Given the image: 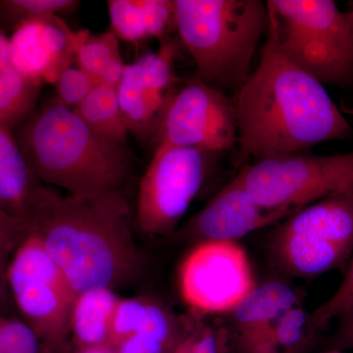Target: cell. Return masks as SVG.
I'll return each mask as SVG.
<instances>
[{
    "label": "cell",
    "mask_w": 353,
    "mask_h": 353,
    "mask_svg": "<svg viewBox=\"0 0 353 353\" xmlns=\"http://www.w3.org/2000/svg\"><path fill=\"white\" fill-rule=\"evenodd\" d=\"M268 9L267 41L259 67L234 95L238 116V163L305 152L350 138L352 128L321 83L299 68L281 50L278 23Z\"/></svg>",
    "instance_id": "cell-1"
},
{
    "label": "cell",
    "mask_w": 353,
    "mask_h": 353,
    "mask_svg": "<svg viewBox=\"0 0 353 353\" xmlns=\"http://www.w3.org/2000/svg\"><path fill=\"white\" fill-rule=\"evenodd\" d=\"M29 232L39 236L78 296L122 287L145 266L122 190L74 197L54 190L34 212Z\"/></svg>",
    "instance_id": "cell-2"
},
{
    "label": "cell",
    "mask_w": 353,
    "mask_h": 353,
    "mask_svg": "<svg viewBox=\"0 0 353 353\" xmlns=\"http://www.w3.org/2000/svg\"><path fill=\"white\" fill-rule=\"evenodd\" d=\"M17 139L43 185L74 197L122 190L132 172L125 146L101 138L73 109L54 99L37 106L19 125Z\"/></svg>",
    "instance_id": "cell-3"
},
{
    "label": "cell",
    "mask_w": 353,
    "mask_h": 353,
    "mask_svg": "<svg viewBox=\"0 0 353 353\" xmlns=\"http://www.w3.org/2000/svg\"><path fill=\"white\" fill-rule=\"evenodd\" d=\"M176 28L202 82L236 95L268 28L259 0H175Z\"/></svg>",
    "instance_id": "cell-4"
},
{
    "label": "cell",
    "mask_w": 353,
    "mask_h": 353,
    "mask_svg": "<svg viewBox=\"0 0 353 353\" xmlns=\"http://www.w3.org/2000/svg\"><path fill=\"white\" fill-rule=\"evenodd\" d=\"M281 50L324 85L353 83V38L347 15L332 0H269Z\"/></svg>",
    "instance_id": "cell-5"
},
{
    "label": "cell",
    "mask_w": 353,
    "mask_h": 353,
    "mask_svg": "<svg viewBox=\"0 0 353 353\" xmlns=\"http://www.w3.org/2000/svg\"><path fill=\"white\" fill-rule=\"evenodd\" d=\"M352 253V194H334L299 209L278 223L269 243L274 266L296 278L343 268Z\"/></svg>",
    "instance_id": "cell-6"
},
{
    "label": "cell",
    "mask_w": 353,
    "mask_h": 353,
    "mask_svg": "<svg viewBox=\"0 0 353 353\" xmlns=\"http://www.w3.org/2000/svg\"><path fill=\"white\" fill-rule=\"evenodd\" d=\"M236 176L260 205L296 212L334 194H353V152L263 158L243 165Z\"/></svg>",
    "instance_id": "cell-7"
},
{
    "label": "cell",
    "mask_w": 353,
    "mask_h": 353,
    "mask_svg": "<svg viewBox=\"0 0 353 353\" xmlns=\"http://www.w3.org/2000/svg\"><path fill=\"white\" fill-rule=\"evenodd\" d=\"M6 278L16 305L39 340L53 347L63 345L78 294L38 236L29 233L22 241L7 265Z\"/></svg>",
    "instance_id": "cell-8"
},
{
    "label": "cell",
    "mask_w": 353,
    "mask_h": 353,
    "mask_svg": "<svg viewBox=\"0 0 353 353\" xmlns=\"http://www.w3.org/2000/svg\"><path fill=\"white\" fill-rule=\"evenodd\" d=\"M216 154L170 145L155 146L139 183L136 223L146 236L175 233L208 180Z\"/></svg>",
    "instance_id": "cell-9"
},
{
    "label": "cell",
    "mask_w": 353,
    "mask_h": 353,
    "mask_svg": "<svg viewBox=\"0 0 353 353\" xmlns=\"http://www.w3.org/2000/svg\"><path fill=\"white\" fill-rule=\"evenodd\" d=\"M259 285L248 252L239 241L196 243L178 272L181 299L192 314H230Z\"/></svg>",
    "instance_id": "cell-10"
},
{
    "label": "cell",
    "mask_w": 353,
    "mask_h": 353,
    "mask_svg": "<svg viewBox=\"0 0 353 353\" xmlns=\"http://www.w3.org/2000/svg\"><path fill=\"white\" fill-rule=\"evenodd\" d=\"M153 141L211 154L232 150L238 143L234 99L196 78L171 97Z\"/></svg>",
    "instance_id": "cell-11"
},
{
    "label": "cell",
    "mask_w": 353,
    "mask_h": 353,
    "mask_svg": "<svg viewBox=\"0 0 353 353\" xmlns=\"http://www.w3.org/2000/svg\"><path fill=\"white\" fill-rule=\"evenodd\" d=\"M176 44L164 39L159 50L127 64L117 87L121 109L130 134L139 139L154 138L175 85Z\"/></svg>",
    "instance_id": "cell-12"
},
{
    "label": "cell",
    "mask_w": 353,
    "mask_h": 353,
    "mask_svg": "<svg viewBox=\"0 0 353 353\" xmlns=\"http://www.w3.org/2000/svg\"><path fill=\"white\" fill-rule=\"evenodd\" d=\"M88 30L74 32L58 15L44 16L18 26L9 38L18 71L36 85H55L65 69L76 64Z\"/></svg>",
    "instance_id": "cell-13"
},
{
    "label": "cell",
    "mask_w": 353,
    "mask_h": 353,
    "mask_svg": "<svg viewBox=\"0 0 353 353\" xmlns=\"http://www.w3.org/2000/svg\"><path fill=\"white\" fill-rule=\"evenodd\" d=\"M294 213L260 205L236 175L179 230L178 234L194 245L206 241H239L260 229L277 225Z\"/></svg>",
    "instance_id": "cell-14"
},
{
    "label": "cell",
    "mask_w": 353,
    "mask_h": 353,
    "mask_svg": "<svg viewBox=\"0 0 353 353\" xmlns=\"http://www.w3.org/2000/svg\"><path fill=\"white\" fill-rule=\"evenodd\" d=\"M301 303L294 288L281 281L257 285L245 301L228 317L224 328L227 350L245 353L266 336L278 318Z\"/></svg>",
    "instance_id": "cell-15"
},
{
    "label": "cell",
    "mask_w": 353,
    "mask_h": 353,
    "mask_svg": "<svg viewBox=\"0 0 353 353\" xmlns=\"http://www.w3.org/2000/svg\"><path fill=\"white\" fill-rule=\"evenodd\" d=\"M12 130L0 120V209L29 228L34 212L55 189L34 175Z\"/></svg>",
    "instance_id": "cell-16"
},
{
    "label": "cell",
    "mask_w": 353,
    "mask_h": 353,
    "mask_svg": "<svg viewBox=\"0 0 353 353\" xmlns=\"http://www.w3.org/2000/svg\"><path fill=\"white\" fill-rule=\"evenodd\" d=\"M110 31L119 41H164L176 28L175 0H109Z\"/></svg>",
    "instance_id": "cell-17"
},
{
    "label": "cell",
    "mask_w": 353,
    "mask_h": 353,
    "mask_svg": "<svg viewBox=\"0 0 353 353\" xmlns=\"http://www.w3.org/2000/svg\"><path fill=\"white\" fill-rule=\"evenodd\" d=\"M120 297L108 289L87 290L77 296L70 329L83 350H111V322Z\"/></svg>",
    "instance_id": "cell-18"
},
{
    "label": "cell",
    "mask_w": 353,
    "mask_h": 353,
    "mask_svg": "<svg viewBox=\"0 0 353 353\" xmlns=\"http://www.w3.org/2000/svg\"><path fill=\"white\" fill-rule=\"evenodd\" d=\"M39 90L16 68L9 38L0 31V120L12 129L19 126L37 108Z\"/></svg>",
    "instance_id": "cell-19"
},
{
    "label": "cell",
    "mask_w": 353,
    "mask_h": 353,
    "mask_svg": "<svg viewBox=\"0 0 353 353\" xmlns=\"http://www.w3.org/2000/svg\"><path fill=\"white\" fill-rule=\"evenodd\" d=\"M74 111L95 134L125 146L130 131L121 109L117 88L97 85Z\"/></svg>",
    "instance_id": "cell-20"
},
{
    "label": "cell",
    "mask_w": 353,
    "mask_h": 353,
    "mask_svg": "<svg viewBox=\"0 0 353 353\" xmlns=\"http://www.w3.org/2000/svg\"><path fill=\"white\" fill-rule=\"evenodd\" d=\"M76 65L94 77L99 85L117 88L126 65L121 57L119 39L112 32L85 34Z\"/></svg>",
    "instance_id": "cell-21"
},
{
    "label": "cell",
    "mask_w": 353,
    "mask_h": 353,
    "mask_svg": "<svg viewBox=\"0 0 353 353\" xmlns=\"http://www.w3.org/2000/svg\"><path fill=\"white\" fill-rule=\"evenodd\" d=\"M80 3L76 0H0V27L14 31L29 20L73 12Z\"/></svg>",
    "instance_id": "cell-22"
},
{
    "label": "cell",
    "mask_w": 353,
    "mask_h": 353,
    "mask_svg": "<svg viewBox=\"0 0 353 353\" xmlns=\"http://www.w3.org/2000/svg\"><path fill=\"white\" fill-rule=\"evenodd\" d=\"M99 85L94 77L85 70L78 65H72L60 74L55 83L54 101L74 110Z\"/></svg>",
    "instance_id": "cell-23"
},
{
    "label": "cell",
    "mask_w": 353,
    "mask_h": 353,
    "mask_svg": "<svg viewBox=\"0 0 353 353\" xmlns=\"http://www.w3.org/2000/svg\"><path fill=\"white\" fill-rule=\"evenodd\" d=\"M350 310H353V257L343 282L326 301L310 312L311 319L316 328L322 331Z\"/></svg>",
    "instance_id": "cell-24"
},
{
    "label": "cell",
    "mask_w": 353,
    "mask_h": 353,
    "mask_svg": "<svg viewBox=\"0 0 353 353\" xmlns=\"http://www.w3.org/2000/svg\"><path fill=\"white\" fill-rule=\"evenodd\" d=\"M148 296H137L118 301L111 322V350L138 331Z\"/></svg>",
    "instance_id": "cell-25"
},
{
    "label": "cell",
    "mask_w": 353,
    "mask_h": 353,
    "mask_svg": "<svg viewBox=\"0 0 353 353\" xmlns=\"http://www.w3.org/2000/svg\"><path fill=\"white\" fill-rule=\"evenodd\" d=\"M39 341L27 323L0 317L1 353H38Z\"/></svg>",
    "instance_id": "cell-26"
},
{
    "label": "cell",
    "mask_w": 353,
    "mask_h": 353,
    "mask_svg": "<svg viewBox=\"0 0 353 353\" xmlns=\"http://www.w3.org/2000/svg\"><path fill=\"white\" fill-rule=\"evenodd\" d=\"M173 347L143 334H134L114 350L115 353H171Z\"/></svg>",
    "instance_id": "cell-27"
},
{
    "label": "cell",
    "mask_w": 353,
    "mask_h": 353,
    "mask_svg": "<svg viewBox=\"0 0 353 353\" xmlns=\"http://www.w3.org/2000/svg\"><path fill=\"white\" fill-rule=\"evenodd\" d=\"M336 320V328L327 341L330 350L336 352L353 350V310L348 311Z\"/></svg>",
    "instance_id": "cell-28"
},
{
    "label": "cell",
    "mask_w": 353,
    "mask_h": 353,
    "mask_svg": "<svg viewBox=\"0 0 353 353\" xmlns=\"http://www.w3.org/2000/svg\"><path fill=\"white\" fill-rule=\"evenodd\" d=\"M6 273L0 269V307L3 305L6 297Z\"/></svg>",
    "instance_id": "cell-29"
},
{
    "label": "cell",
    "mask_w": 353,
    "mask_h": 353,
    "mask_svg": "<svg viewBox=\"0 0 353 353\" xmlns=\"http://www.w3.org/2000/svg\"><path fill=\"white\" fill-rule=\"evenodd\" d=\"M345 15H347L348 25H350V32H352L353 38V8L350 11V12L345 13Z\"/></svg>",
    "instance_id": "cell-30"
},
{
    "label": "cell",
    "mask_w": 353,
    "mask_h": 353,
    "mask_svg": "<svg viewBox=\"0 0 353 353\" xmlns=\"http://www.w3.org/2000/svg\"><path fill=\"white\" fill-rule=\"evenodd\" d=\"M82 353H113L109 350H83Z\"/></svg>",
    "instance_id": "cell-31"
},
{
    "label": "cell",
    "mask_w": 353,
    "mask_h": 353,
    "mask_svg": "<svg viewBox=\"0 0 353 353\" xmlns=\"http://www.w3.org/2000/svg\"><path fill=\"white\" fill-rule=\"evenodd\" d=\"M326 353H341V352H336V350H330V352Z\"/></svg>",
    "instance_id": "cell-32"
},
{
    "label": "cell",
    "mask_w": 353,
    "mask_h": 353,
    "mask_svg": "<svg viewBox=\"0 0 353 353\" xmlns=\"http://www.w3.org/2000/svg\"><path fill=\"white\" fill-rule=\"evenodd\" d=\"M0 353H1V348H0Z\"/></svg>",
    "instance_id": "cell-33"
}]
</instances>
